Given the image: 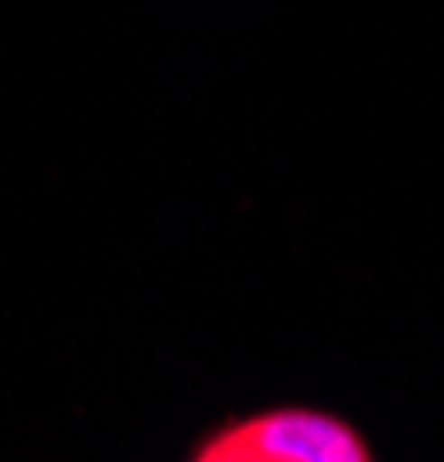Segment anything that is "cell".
<instances>
[{
  "mask_svg": "<svg viewBox=\"0 0 444 462\" xmlns=\"http://www.w3.org/2000/svg\"><path fill=\"white\" fill-rule=\"evenodd\" d=\"M195 462H370L375 448L352 420L319 407H269L195 444Z\"/></svg>",
  "mask_w": 444,
  "mask_h": 462,
  "instance_id": "obj_1",
  "label": "cell"
}]
</instances>
